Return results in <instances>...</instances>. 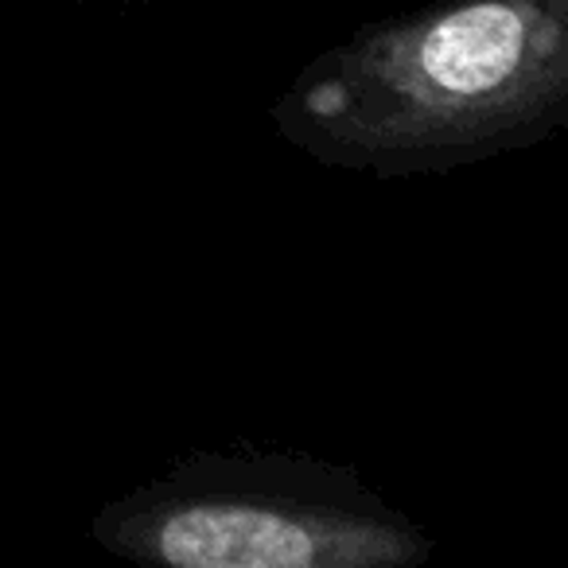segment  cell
I'll list each match as a JSON object with an SVG mask.
<instances>
[{
    "mask_svg": "<svg viewBox=\"0 0 568 568\" xmlns=\"http://www.w3.org/2000/svg\"><path fill=\"white\" fill-rule=\"evenodd\" d=\"M335 172L448 175L568 125V0H428L324 48L268 105Z\"/></svg>",
    "mask_w": 568,
    "mask_h": 568,
    "instance_id": "6da1fadb",
    "label": "cell"
},
{
    "mask_svg": "<svg viewBox=\"0 0 568 568\" xmlns=\"http://www.w3.org/2000/svg\"><path fill=\"white\" fill-rule=\"evenodd\" d=\"M102 552L152 568H420L436 537L355 467L273 448H199L90 518Z\"/></svg>",
    "mask_w": 568,
    "mask_h": 568,
    "instance_id": "7a4b0ae2",
    "label": "cell"
},
{
    "mask_svg": "<svg viewBox=\"0 0 568 568\" xmlns=\"http://www.w3.org/2000/svg\"><path fill=\"white\" fill-rule=\"evenodd\" d=\"M105 4H121V9H133V4H152V0H105Z\"/></svg>",
    "mask_w": 568,
    "mask_h": 568,
    "instance_id": "3957f363",
    "label": "cell"
}]
</instances>
